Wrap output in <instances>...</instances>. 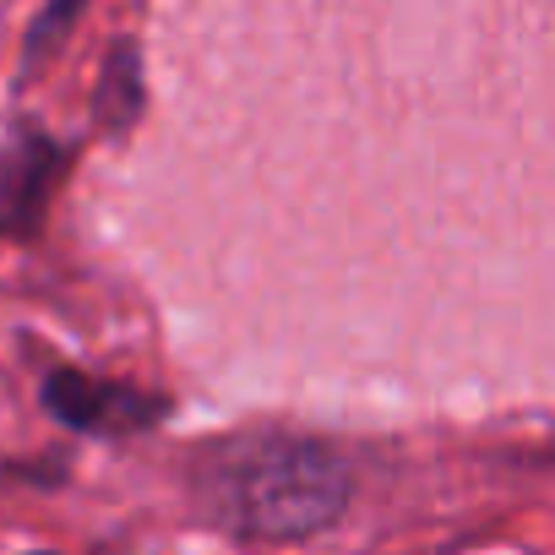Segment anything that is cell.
Returning a JSON list of instances; mask_svg holds the SVG:
<instances>
[{
    "mask_svg": "<svg viewBox=\"0 0 555 555\" xmlns=\"http://www.w3.org/2000/svg\"><path fill=\"white\" fill-rule=\"evenodd\" d=\"M34 555H50V550H34Z\"/></svg>",
    "mask_w": 555,
    "mask_h": 555,
    "instance_id": "5b68a950",
    "label": "cell"
},
{
    "mask_svg": "<svg viewBox=\"0 0 555 555\" xmlns=\"http://www.w3.org/2000/svg\"><path fill=\"white\" fill-rule=\"evenodd\" d=\"M39 398L66 430H82V436H142L169 414V398L131 382H104L77 365H55Z\"/></svg>",
    "mask_w": 555,
    "mask_h": 555,
    "instance_id": "7a4b0ae2",
    "label": "cell"
},
{
    "mask_svg": "<svg viewBox=\"0 0 555 555\" xmlns=\"http://www.w3.org/2000/svg\"><path fill=\"white\" fill-rule=\"evenodd\" d=\"M354 474L322 436H245L207 452L196 474V506L212 528L250 544H300L344 517Z\"/></svg>",
    "mask_w": 555,
    "mask_h": 555,
    "instance_id": "6da1fadb",
    "label": "cell"
},
{
    "mask_svg": "<svg viewBox=\"0 0 555 555\" xmlns=\"http://www.w3.org/2000/svg\"><path fill=\"white\" fill-rule=\"evenodd\" d=\"M82 12V0H50L44 7V17L34 23V34H28V61H44L61 39H66V28H72V17Z\"/></svg>",
    "mask_w": 555,
    "mask_h": 555,
    "instance_id": "277c9868",
    "label": "cell"
},
{
    "mask_svg": "<svg viewBox=\"0 0 555 555\" xmlns=\"http://www.w3.org/2000/svg\"><path fill=\"white\" fill-rule=\"evenodd\" d=\"M66 164H72V153L44 131H23L0 153V240H28L39 229Z\"/></svg>",
    "mask_w": 555,
    "mask_h": 555,
    "instance_id": "3957f363",
    "label": "cell"
}]
</instances>
